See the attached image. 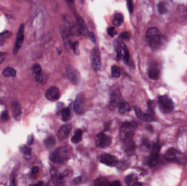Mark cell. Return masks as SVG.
<instances>
[{"label":"cell","instance_id":"cell-1","mask_svg":"<svg viewBox=\"0 0 187 186\" xmlns=\"http://www.w3.org/2000/svg\"><path fill=\"white\" fill-rule=\"evenodd\" d=\"M146 41L152 49H157L161 44V34L156 27H150L146 33Z\"/></svg>","mask_w":187,"mask_h":186},{"label":"cell","instance_id":"cell-2","mask_svg":"<svg viewBox=\"0 0 187 186\" xmlns=\"http://www.w3.org/2000/svg\"><path fill=\"white\" fill-rule=\"evenodd\" d=\"M137 124L133 122H126L123 123L119 131V136L123 140L131 139L135 132Z\"/></svg>","mask_w":187,"mask_h":186},{"label":"cell","instance_id":"cell-3","mask_svg":"<svg viewBox=\"0 0 187 186\" xmlns=\"http://www.w3.org/2000/svg\"><path fill=\"white\" fill-rule=\"evenodd\" d=\"M69 156L67 148L60 147L55 149L49 156L50 160L56 164H61L65 162Z\"/></svg>","mask_w":187,"mask_h":186},{"label":"cell","instance_id":"cell-4","mask_svg":"<svg viewBox=\"0 0 187 186\" xmlns=\"http://www.w3.org/2000/svg\"><path fill=\"white\" fill-rule=\"evenodd\" d=\"M158 104L160 110L163 113H170L173 110L174 108V105L172 100L166 95L159 97Z\"/></svg>","mask_w":187,"mask_h":186},{"label":"cell","instance_id":"cell-5","mask_svg":"<svg viewBox=\"0 0 187 186\" xmlns=\"http://www.w3.org/2000/svg\"><path fill=\"white\" fill-rule=\"evenodd\" d=\"M24 24L22 23L20 25L18 33L16 34L14 47L13 49V54L14 55L18 54V53L19 52L20 49H21L23 44V42L24 40Z\"/></svg>","mask_w":187,"mask_h":186},{"label":"cell","instance_id":"cell-6","mask_svg":"<svg viewBox=\"0 0 187 186\" xmlns=\"http://www.w3.org/2000/svg\"><path fill=\"white\" fill-rule=\"evenodd\" d=\"M91 61L94 70H99L101 67V59L100 51L96 47L93 48L91 51Z\"/></svg>","mask_w":187,"mask_h":186},{"label":"cell","instance_id":"cell-7","mask_svg":"<svg viewBox=\"0 0 187 186\" xmlns=\"http://www.w3.org/2000/svg\"><path fill=\"white\" fill-rule=\"evenodd\" d=\"M120 92L118 88H115L112 89L111 91L110 95V101H109V108L113 109L116 107H118V104L120 103Z\"/></svg>","mask_w":187,"mask_h":186},{"label":"cell","instance_id":"cell-8","mask_svg":"<svg viewBox=\"0 0 187 186\" xmlns=\"http://www.w3.org/2000/svg\"><path fill=\"white\" fill-rule=\"evenodd\" d=\"M111 143V138L102 133L98 134L96 138V145L99 148H106Z\"/></svg>","mask_w":187,"mask_h":186},{"label":"cell","instance_id":"cell-9","mask_svg":"<svg viewBox=\"0 0 187 186\" xmlns=\"http://www.w3.org/2000/svg\"><path fill=\"white\" fill-rule=\"evenodd\" d=\"M85 97L83 94L80 93L76 97L74 103V110L77 114L82 113L85 105Z\"/></svg>","mask_w":187,"mask_h":186},{"label":"cell","instance_id":"cell-10","mask_svg":"<svg viewBox=\"0 0 187 186\" xmlns=\"http://www.w3.org/2000/svg\"><path fill=\"white\" fill-rule=\"evenodd\" d=\"M50 175L52 177V180L54 184L60 185L63 184V180L64 177L66 176L68 174V172H64L63 174H59L55 168H52L50 170Z\"/></svg>","mask_w":187,"mask_h":186},{"label":"cell","instance_id":"cell-11","mask_svg":"<svg viewBox=\"0 0 187 186\" xmlns=\"http://www.w3.org/2000/svg\"><path fill=\"white\" fill-rule=\"evenodd\" d=\"M100 161L102 163L109 167H114L118 163V160L116 157L107 153L101 155Z\"/></svg>","mask_w":187,"mask_h":186},{"label":"cell","instance_id":"cell-12","mask_svg":"<svg viewBox=\"0 0 187 186\" xmlns=\"http://www.w3.org/2000/svg\"><path fill=\"white\" fill-rule=\"evenodd\" d=\"M134 110L138 118L142 121L146 122H153L156 121L157 120L154 116H153V115L143 113L136 106L134 107Z\"/></svg>","mask_w":187,"mask_h":186},{"label":"cell","instance_id":"cell-13","mask_svg":"<svg viewBox=\"0 0 187 186\" xmlns=\"http://www.w3.org/2000/svg\"><path fill=\"white\" fill-rule=\"evenodd\" d=\"M160 149V146L158 144H155L153 145L149 161V163L151 166L153 167L157 164Z\"/></svg>","mask_w":187,"mask_h":186},{"label":"cell","instance_id":"cell-14","mask_svg":"<svg viewBox=\"0 0 187 186\" xmlns=\"http://www.w3.org/2000/svg\"><path fill=\"white\" fill-rule=\"evenodd\" d=\"M45 97L50 101H57L60 97L59 89L54 86L49 88L45 93Z\"/></svg>","mask_w":187,"mask_h":186},{"label":"cell","instance_id":"cell-15","mask_svg":"<svg viewBox=\"0 0 187 186\" xmlns=\"http://www.w3.org/2000/svg\"><path fill=\"white\" fill-rule=\"evenodd\" d=\"M67 77L71 83L74 85H77L80 80V75L78 72L72 67L69 68L67 70Z\"/></svg>","mask_w":187,"mask_h":186},{"label":"cell","instance_id":"cell-16","mask_svg":"<svg viewBox=\"0 0 187 186\" xmlns=\"http://www.w3.org/2000/svg\"><path fill=\"white\" fill-rule=\"evenodd\" d=\"M72 126L70 124H65L60 128L58 133V137L60 140H63L67 137L71 132Z\"/></svg>","mask_w":187,"mask_h":186},{"label":"cell","instance_id":"cell-17","mask_svg":"<svg viewBox=\"0 0 187 186\" xmlns=\"http://www.w3.org/2000/svg\"><path fill=\"white\" fill-rule=\"evenodd\" d=\"M135 143L131 139L124 140L123 148L125 152H126L128 155H133L135 150Z\"/></svg>","mask_w":187,"mask_h":186},{"label":"cell","instance_id":"cell-18","mask_svg":"<svg viewBox=\"0 0 187 186\" xmlns=\"http://www.w3.org/2000/svg\"><path fill=\"white\" fill-rule=\"evenodd\" d=\"M12 111L13 116L16 121H19L21 115V108L20 103L13 102L12 104Z\"/></svg>","mask_w":187,"mask_h":186},{"label":"cell","instance_id":"cell-19","mask_svg":"<svg viewBox=\"0 0 187 186\" xmlns=\"http://www.w3.org/2000/svg\"><path fill=\"white\" fill-rule=\"evenodd\" d=\"M77 22L78 27L79 31L84 36H87L88 31L84 20L80 16L77 17Z\"/></svg>","mask_w":187,"mask_h":186},{"label":"cell","instance_id":"cell-20","mask_svg":"<svg viewBox=\"0 0 187 186\" xmlns=\"http://www.w3.org/2000/svg\"><path fill=\"white\" fill-rule=\"evenodd\" d=\"M177 151L175 148H170L165 154V158L169 162H176L178 160L177 157Z\"/></svg>","mask_w":187,"mask_h":186},{"label":"cell","instance_id":"cell-21","mask_svg":"<svg viewBox=\"0 0 187 186\" xmlns=\"http://www.w3.org/2000/svg\"><path fill=\"white\" fill-rule=\"evenodd\" d=\"M12 36V33L9 31H5L0 32V46H2L5 44L7 39H10Z\"/></svg>","mask_w":187,"mask_h":186},{"label":"cell","instance_id":"cell-22","mask_svg":"<svg viewBox=\"0 0 187 186\" xmlns=\"http://www.w3.org/2000/svg\"><path fill=\"white\" fill-rule=\"evenodd\" d=\"M118 107L119 112L121 113H127L131 110V107L126 101L120 102L118 104Z\"/></svg>","mask_w":187,"mask_h":186},{"label":"cell","instance_id":"cell-23","mask_svg":"<svg viewBox=\"0 0 187 186\" xmlns=\"http://www.w3.org/2000/svg\"><path fill=\"white\" fill-rule=\"evenodd\" d=\"M2 74L5 77H15L16 75V71L15 69L11 67H7L3 70Z\"/></svg>","mask_w":187,"mask_h":186},{"label":"cell","instance_id":"cell-24","mask_svg":"<svg viewBox=\"0 0 187 186\" xmlns=\"http://www.w3.org/2000/svg\"><path fill=\"white\" fill-rule=\"evenodd\" d=\"M83 132L81 129H77L74 135L71 138V142L74 144H77L82 140Z\"/></svg>","mask_w":187,"mask_h":186},{"label":"cell","instance_id":"cell-25","mask_svg":"<svg viewBox=\"0 0 187 186\" xmlns=\"http://www.w3.org/2000/svg\"><path fill=\"white\" fill-rule=\"evenodd\" d=\"M124 21V16L121 13H117L114 15V19L113 20V24L115 26L118 27Z\"/></svg>","mask_w":187,"mask_h":186},{"label":"cell","instance_id":"cell-26","mask_svg":"<svg viewBox=\"0 0 187 186\" xmlns=\"http://www.w3.org/2000/svg\"><path fill=\"white\" fill-rule=\"evenodd\" d=\"M61 113L62 115V120L64 121H67L71 118V113L69 108H64Z\"/></svg>","mask_w":187,"mask_h":186},{"label":"cell","instance_id":"cell-27","mask_svg":"<svg viewBox=\"0 0 187 186\" xmlns=\"http://www.w3.org/2000/svg\"><path fill=\"white\" fill-rule=\"evenodd\" d=\"M148 76L150 78L154 80H157L159 77V70L155 68L150 69L148 72Z\"/></svg>","mask_w":187,"mask_h":186},{"label":"cell","instance_id":"cell-28","mask_svg":"<svg viewBox=\"0 0 187 186\" xmlns=\"http://www.w3.org/2000/svg\"><path fill=\"white\" fill-rule=\"evenodd\" d=\"M44 145L45 147L50 148L54 147L55 145L56 144V140L54 137L50 136L48 137H47L45 140H44Z\"/></svg>","mask_w":187,"mask_h":186},{"label":"cell","instance_id":"cell-29","mask_svg":"<svg viewBox=\"0 0 187 186\" xmlns=\"http://www.w3.org/2000/svg\"><path fill=\"white\" fill-rule=\"evenodd\" d=\"M94 185L97 186H108L109 185V183L108 182L107 178L104 177H100L95 180L94 182Z\"/></svg>","mask_w":187,"mask_h":186},{"label":"cell","instance_id":"cell-30","mask_svg":"<svg viewBox=\"0 0 187 186\" xmlns=\"http://www.w3.org/2000/svg\"><path fill=\"white\" fill-rule=\"evenodd\" d=\"M20 151L26 156H30L31 153V148L29 146L23 145L19 148Z\"/></svg>","mask_w":187,"mask_h":186},{"label":"cell","instance_id":"cell-31","mask_svg":"<svg viewBox=\"0 0 187 186\" xmlns=\"http://www.w3.org/2000/svg\"><path fill=\"white\" fill-rule=\"evenodd\" d=\"M112 76L114 78H119L120 75V69L117 66H113L111 68Z\"/></svg>","mask_w":187,"mask_h":186},{"label":"cell","instance_id":"cell-32","mask_svg":"<svg viewBox=\"0 0 187 186\" xmlns=\"http://www.w3.org/2000/svg\"><path fill=\"white\" fill-rule=\"evenodd\" d=\"M122 48L123 50V52H124V60L125 61V62H128L129 60V57H130V55H129V52L126 46H125V44H122Z\"/></svg>","mask_w":187,"mask_h":186},{"label":"cell","instance_id":"cell-33","mask_svg":"<svg viewBox=\"0 0 187 186\" xmlns=\"http://www.w3.org/2000/svg\"><path fill=\"white\" fill-rule=\"evenodd\" d=\"M158 10L160 14H164L167 12V9L165 4L164 2H160L158 5Z\"/></svg>","mask_w":187,"mask_h":186},{"label":"cell","instance_id":"cell-34","mask_svg":"<svg viewBox=\"0 0 187 186\" xmlns=\"http://www.w3.org/2000/svg\"><path fill=\"white\" fill-rule=\"evenodd\" d=\"M148 110L149 111V114L153 115L154 114V102L152 101H148Z\"/></svg>","mask_w":187,"mask_h":186},{"label":"cell","instance_id":"cell-35","mask_svg":"<svg viewBox=\"0 0 187 186\" xmlns=\"http://www.w3.org/2000/svg\"><path fill=\"white\" fill-rule=\"evenodd\" d=\"M32 70L34 74L42 72V68L41 66L38 64H34L32 66Z\"/></svg>","mask_w":187,"mask_h":186},{"label":"cell","instance_id":"cell-36","mask_svg":"<svg viewBox=\"0 0 187 186\" xmlns=\"http://www.w3.org/2000/svg\"><path fill=\"white\" fill-rule=\"evenodd\" d=\"M35 79L37 82L41 83L43 80V75L42 72L38 73L35 74Z\"/></svg>","mask_w":187,"mask_h":186},{"label":"cell","instance_id":"cell-37","mask_svg":"<svg viewBox=\"0 0 187 186\" xmlns=\"http://www.w3.org/2000/svg\"><path fill=\"white\" fill-rule=\"evenodd\" d=\"M107 33L111 37H114L117 34V31L113 27H109L107 29Z\"/></svg>","mask_w":187,"mask_h":186},{"label":"cell","instance_id":"cell-38","mask_svg":"<svg viewBox=\"0 0 187 186\" xmlns=\"http://www.w3.org/2000/svg\"><path fill=\"white\" fill-rule=\"evenodd\" d=\"M87 36H88L89 39H90V40L93 43H95L96 42V37L93 32H88Z\"/></svg>","mask_w":187,"mask_h":186},{"label":"cell","instance_id":"cell-39","mask_svg":"<svg viewBox=\"0 0 187 186\" xmlns=\"http://www.w3.org/2000/svg\"><path fill=\"white\" fill-rule=\"evenodd\" d=\"M73 49H74V51L75 55H79L80 51H79V49L78 43L77 42L74 43L73 45Z\"/></svg>","mask_w":187,"mask_h":186},{"label":"cell","instance_id":"cell-40","mask_svg":"<svg viewBox=\"0 0 187 186\" xmlns=\"http://www.w3.org/2000/svg\"><path fill=\"white\" fill-rule=\"evenodd\" d=\"M133 175H129L125 177L124 181L127 185H130L133 181Z\"/></svg>","mask_w":187,"mask_h":186},{"label":"cell","instance_id":"cell-41","mask_svg":"<svg viewBox=\"0 0 187 186\" xmlns=\"http://www.w3.org/2000/svg\"><path fill=\"white\" fill-rule=\"evenodd\" d=\"M8 119H9L8 113L7 111H4L1 115V120L3 122H6V121H7L8 120Z\"/></svg>","mask_w":187,"mask_h":186},{"label":"cell","instance_id":"cell-42","mask_svg":"<svg viewBox=\"0 0 187 186\" xmlns=\"http://www.w3.org/2000/svg\"><path fill=\"white\" fill-rule=\"evenodd\" d=\"M127 5L129 12L131 13L133 11V0H127Z\"/></svg>","mask_w":187,"mask_h":186},{"label":"cell","instance_id":"cell-43","mask_svg":"<svg viewBox=\"0 0 187 186\" xmlns=\"http://www.w3.org/2000/svg\"><path fill=\"white\" fill-rule=\"evenodd\" d=\"M64 108V104L63 103H58L57 105V107H56V113L58 114L61 113V111Z\"/></svg>","mask_w":187,"mask_h":186},{"label":"cell","instance_id":"cell-44","mask_svg":"<svg viewBox=\"0 0 187 186\" xmlns=\"http://www.w3.org/2000/svg\"><path fill=\"white\" fill-rule=\"evenodd\" d=\"M122 38L124 39H129L130 38V34L128 32H124L120 35Z\"/></svg>","mask_w":187,"mask_h":186},{"label":"cell","instance_id":"cell-45","mask_svg":"<svg viewBox=\"0 0 187 186\" xmlns=\"http://www.w3.org/2000/svg\"><path fill=\"white\" fill-rule=\"evenodd\" d=\"M34 135H30L29 137H28V140H27V142H28V145H31L33 144L34 143Z\"/></svg>","mask_w":187,"mask_h":186},{"label":"cell","instance_id":"cell-46","mask_svg":"<svg viewBox=\"0 0 187 186\" xmlns=\"http://www.w3.org/2000/svg\"><path fill=\"white\" fill-rule=\"evenodd\" d=\"M82 179H83V177L80 176L77 177L74 180V183L75 184L79 183H80L82 181Z\"/></svg>","mask_w":187,"mask_h":186},{"label":"cell","instance_id":"cell-47","mask_svg":"<svg viewBox=\"0 0 187 186\" xmlns=\"http://www.w3.org/2000/svg\"><path fill=\"white\" fill-rule=\"evenodd\" d=\"M120 185H121V183L119 181H116L113 182L111 183H109V186H119Z\"/></svg>","mask_w":187,"mask_h":186},{"label":"cell","instance_id":"cell-48","mask_svg":"<svg viewBox=\"0 0 187 186\" xmlns=\"http://www.w3.org/2000/svg\"><path fill=\"white\" fill-rule=\"evenodd\" d=\"M39 172V168L38 167H34L32 169V172L33 174H37Z\"/></svg>","mask_w":187,"mask_h":186},{"label":"cell","instance_id":"cell-49","mask_svg":"<svg viewBox=\"0 0 187 186\" xmlns=\"http://www.w3.org/2000/svg\"><path fill=\"white\" fill-rule=\"evenodd\" d=\"M133 186H142V184L140 182H136V183H133Z\"/></svg>","mask_w":187,"mask_h":186},{"label":"cell","instance_id":"cell-50","mask_svg":"<svg viewBox=\"0 0 187 186\" xmlns=\"http://www.w3.org/2000/svg\"><path fill=\"white\" fill-rule=\"evenodd\" d=\"M143 144H144L146 146H147V147H148L149 146V142H148L147 140H144L143 141Z\"/></svg>","mask_w":187,"mask_h":186},{"label":"cell","instance_id":"cell-51","mask_svg":"<svg viewBox=\"0 0 187 186\" xmlns=\"http://www.w3.org/2000/svg\"><path fill=\"white\" fill-rule=\"evenodd\" d=\"M148 130H149V131H152V127L151 126H150L149 124H148L147 127Z\"/></svg>","mask_w":187,"mask_h":186},{"label":"cell","instance_id":"cell-52","mask_svg":"<svg viewBox=\"0 0 187 186\" xmlns=\"http://www.w3.org/2000/svg\"><path fill=\"white\" fill-rule=\"evenodd\" d=\"M35 185H36V186H42V185H43V182L42 181H39Z\"/></svg>","mask_w":187,"mask_h":186},{"label":"cell","instance_id":"cell-53","mask_svg":"<svg viewBox=\"0 0 187 186\" xmlns=\"http://www.w3.org/2000/svg\"><path fill=\"white\" fill-rule=\"evenodd\" d=\"M5 54H6V53H4V52L0 51V56H2L5 55Z\"/></svg>","mask_w":187,"mask_h":186},{"label":"cell","instance_id":"cell-54","mask_svg":"<svg viewBox=\"0 0 187 186\" xmlns=\"http://www.w3.org/2000/svg\"><path fill=\"white\" fill-rule=\"evenodd\" d=\"M5 58H3V59H0V64H2L3 62V61H5Z\"/></svg>","mask_w":187,"mask_h":186},{"label":"cell","instance_id":"cell-55","mask_svg":"<svg viewBox=\"0 0 187 186\" xmlns=\"http://www.w3.org/2000/svg\"><path fill=\"white\" fill-rule=\"evenodd\" d=\"M68 2H71V3H72V2H73L74 1V0H67Z\"/></svg>","mask_w":187,"mask_h":186}]
</instances>
